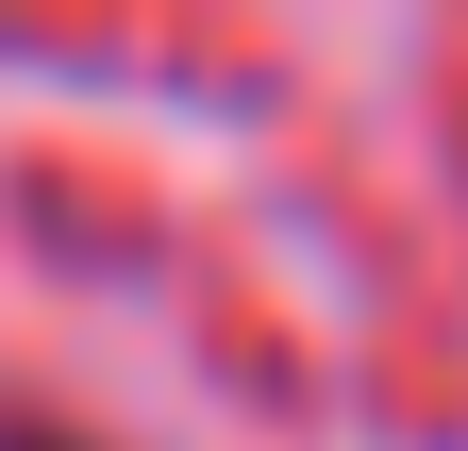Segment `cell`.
<instances>
[{
  "mask_svg": "<svg viewBox=\"0 0 468 451\" xmlns=\"http://www.w3.org/2000/svg\"><path fill=\"white\" fill-rule=\"evenodd\" d=\"M0 451H50V435H0Z\"/></svg>",
  "mask_w": 468,
  "mask_h": 451,
  "instance_id": "cell-1",
  "label": "cell"
}]
</instances>
